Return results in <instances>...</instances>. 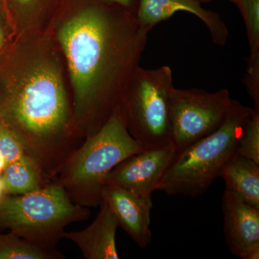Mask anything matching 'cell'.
<instances>
[{
  "label": "cell",
  "mask_w": 259,
  "mask_h": 259,
  "mask_svg": "<svg viewBox=\"0 0 259 259\" xmlns=\"http://www.w3.org/2000/svg\"><path fill=\"white\" fill-rule=\"evenodd\" d=\"M179 11L192 13L200 19L209 29L212 41L223 47L228 40V28L219 15L205 10L197 0H139L136 18L147 30L165 21Z\"/></svg>",
  "instance_id": "obj_11"
},
{
  "label": "cell",
  "mask_w": 259,
  "mask_h": 259,
  "mask_svg": "<svg viewBox=\"0 0 259 259\" xmlns=\"http://www.w3.org/2000/svg\"><path fill=\"white\" fill-rule=\"evenodd\" d=\"M199 3H209V2L212 1V0H197Z\"/></svg>",
  "instance_id": "obj_24"
},
{
  "label": "cell",
  "mask_w": 259,
  "mask_h": 259,
  "mask_svg": "<svg viewBox=\"0 0 259 259\" xmlns=\"http://www.w3.org/2000/svg\"><path fill=\"white\" fill-rule=\"evenodd\" d=\"M253 111V109L233 100L222 125L212 134L177 151L158 190L169 195L191 197L204 193L237 153L242 131Z\"/></svg>",
  "instance_id": "obj_4"
},
{
  "label": "cell",
  "mask_w": 259,
  "mask_h": 259,
  "mask_svg": "<svg viewBox=\"0 0 259 259\" xmlns=\"http://www.w3.org/2000/svg\"><path fill=\"white\" fill-rule=\"evenodd\" d=\"M222 209L228 248L235 256L244 259L248 252L259 247V209L228 190L223 194Z\"/></svg>",
  "instance_id": "obj_10"
},
{
  "label": "cell",
  "mask_w": 259,
  "mask_h": 259,
  "mask_svg": "<svg viewBox=\"0 0 259 259\" xmlns=\"http://www.w3.org/2000/svg\"><path fill=\"white\" fill-rule=\"evenodd\" d=\"M0 121L48 183L84 141L64 56L50 32L17 35L0 53Z\"/></svg>",
  "instance_id": "obj_2"
},
{
  "label": "cell",
  "mask_w": 259,
  "mask_h": 259,
  "mask_svg": "<svg viewBox=\"0 0 259 259\" xmlns=\"http://www.w3.org/2000/svg\"><path fill=\"white\" fill-rule=\"evenodd\" d=\"M241 11L246 28L250 56L245 76L259 80V0H228Z\"/></svg>",
  "instance_id": "obj_16"
},
{
  "label": "cell",
  "mask_w": 259,
  "mask_h": 259,
  "mask_svg": "<svg viewBox=\"0 0 259 259\" xmlns=\"http://www.w3.org/2000/svg\"><path fill=\"white\" fill-rule=\"evenodd\" d=\"M17 36L4 0H0V53L5 50Z\"/></svg>",
  "instance_id": "obj_20"
},
{
  "label": "cell",
  "mask_w": 259,
  "mask_h": 259,
  "mask_svg": "<svg viewBox=\"0 0 259 259\" xmlns=\"http://www.w3.org/2000/svg\"><path fill=\"white\" fill-rule=\"evenodd\" d=\"M57 250H48L15 233L0 234V259H64Z\"/></svg>",
  "instance_id": "obj_17"
},
{
  "label": "cell",
  "mask_w": 259,
  "mask_h": 259,
  "mask_svg": "<svg viewBox=\"0 0 259 259\" xmlns=\"http://www.w3.org/2000/svg\"><path fill=\"white\" fill-rule=\"evenodd\" d=\"M175 88L171 68L141 66L121 97L117 111L130 135L146 149L170 144V95Z\"/></svg>",
  "instance_id": "obj_6"
},
{
  "label": "cell",
  "mask_w": 259,
  "mask_h": 259,
  "mask_svg": "<svg viewBox=\"0 0 259 259\" xmlns=\"http://www.w3.org/2000/svg\"><path fill=\"white\" fill-rule=\"evenodd\" d=\"M0 154L8 164L17 161L31 160L27 156L21 143L17 139L16 136L1 121H0Z\"/></svg>",
  "instance_id": "obj_19"
},
{
  "label": "cell",
  "mask_w": 259,
  "mask_h": 259,
  "mask_svg": "<svg viewBox=\"0 0 259 259\" xmlns=\"http://www.w3.org/2000/svg\"><path fill=\"white\" fill-rule=\"evenodd\" d=\"M5 195H23L49 185L31 160L10 163L1 175Z\"/></svg>",
  "instance_id": "obj_15"
},
{
  "label": "cell",
  "mask_w": 259,
  "mask_h": 259,
  "mask_svg": "<svg viewBox=\"0 0 259 259\" xmlns=\"http://www.w3.org/2000/svg\"><path fill=\"white\" fill-rule=\"evenodd\" d=\"M48 31L64 56L73 112L86 139L106 123L147 44L136 15L100 0H65Z\"/></svg>",
  "instance_id": "obj_1"
},
{
  "label": "cell",
  "mask_w": 259,
  "mask_h": 259,
  "mask_svg": "<svg viewBox=\"0 0 259 259\" xmlns=\"http://www.w3.org/2000/svg\"><path fill=\"white\" fill-rule=\"evenodd\" d=\"M259 258V247L253 248L245 255L244 259H258Z\"/></svg>",
  "instance_id": "obj_22"
},
{
  "label": "cell",
  "mask_w": 259,
  "mask_h": 259,
  "mask_svg": "<svg viewBox=\"0 0 259 259\" xmlns=\"http://www.w3.org/2000/svg\"><path fill=\"white\" fill-rule=\"evenodd\" d=\"M102 200L108 204L119 226L140 248H146L152 238L150 230L152 197H143L125 189L105 185ZM101 200V201H102Z\"/></svg>",
  "instance_id": "obj_9"
},
{
  "label": "cell",
  "mask_w": 259,
  "mask_h": 259,
  "mask_svg": "<svg viewBox=\"0 0 259 259\" xmlns=\"http://www.w3.org/2000/svg\"><path fill=\"white\" fill-rule=\"evenodd\" d=\"M90 216L88 209L74 203L57 181L31 193L0 199V229L48 250L56 249L66 226Z\"/></svg>",
  "instance_id": "obj_5"
},
{
  "label": "cell",
  "mask_w": 259,
  "mask_h": 259,
  "mask_svg": "<svg viewBox=\"0 0 259 259\" xmlns=\"http://www.w3.org/2000/svg\"><path fill=\"white\" fill-rule=\"evenodd\" d=\"M232 101L227 89L215 93L199 89H172L170 144L179 151L212 134L222 125Z\"/></svg>",
  "instance_id": "obj_7"
},
{
  "label": "cell",
  "mask_w": 259,
  "mask_h": 259,
  "mask_svg": "<svg viewBox=\"0 0 259 259\" xmlns=\"http://www.w3.org/2000/svg\"><path fill=\"white\" fill-rule=\"evenodd\" d=\"M100 212L91 224L79 231L64 232L63 238L72 241L86 259H118L116 233L118 221L105 200L100 204Z\"/></svg>",
  "instance_id": "obj_12"
},
{
  "label": "cell",
  "mask_w": 259,
  "mask_h": 259,
  "mask_svg": "<svg viewBox=\"0 0 259 259\" xmlns=\"http://www.w3.org/2000/svg\"><path fill=\"white\" fill-rule=\"evenodd\" d=\"M237 153L259 164V111L254 109L242 131Z\"/></svg>",
  "instance_id": "obj_18"
},
{
  "label": "cell",
  "mask_w": 259,
  "mask_h": 259,
  "mask_svg": "<svg viewBox=\"0 0 259 259\" xmlns=\"http://www.w3.org/2000/svg\"><path fill=\"white\" fill-rule=\"evenodd\" d=\"M176 153V149L168 144L133 155L110 172L105 185L125 189L143 197H152Z\"/></svg>",
  "instance_id": "obj_8"
},
{
  "label": "cell",
  "mask_w": 259,
  "mask_h": 259,
  "mask_svg": "<svg viewBox=\"0 0 259 259\" xmlns=\"http://www.w3.org/2000/svg\"><path fill=\"white\" fill-rule=\"evenodd\" d=\"M65 0H4L17 35L48 31Z\"/></svg>",
  "instance_id": "obj_13"
},
{
  "label": "cell",
  "mask_w": 259,
  "mask_h": 259,
  "mask_svg": "<svg viewBox=\"0 0 259 259\" xmlns=\"http://www.w3.org/2000/svg\"><path fill=\"white\" fill-rule=\"evenodd\" d=\"M220 177L224 180L226 190L259 209L258 163L236 153L223 167Z\"/></svg>",
  "instance_id": "obj_14"
},
{
  "label": "cell",
  "mask_w": 259,
  "mask_h": 259,
  "mask_svg": "<svg viewBox=\"0 0 259 259\" xmlns=\"http://www.w3.org/2000/svg\"><path fill=\"white\" fill-rule=\"evenodd\" d=\"M130 135L116 108L100 131L83 141L57 177L74 203L96 207L110 172L126 158L144 151Z\"/></svg>",
  "instance_id": "obj_3"
},
{
  "label": "cell",
  "mask_w": 259,
  "mask_h": 259,
  "mask_svg": "<svg viewBox=\"0 0 259 259\" xmlns=\"http://www.w3.org/2000/svg\"><path fill=\"white\" fill-rule=\"evenodd\" d=\"M105 4L120 7L130 13L136 15L139 7V0H100Z\"/></svg>",
  "instance_id": "obj_21"
},
{
  "label": "cell",
  "mask_w": 259,
  "mask_h": 259,
  "mask_svg": "<svg viewBox=\"0 0 259 259\" xmlns=\"http://www.w3.org/2000/svg\"><path fill=\"white\" fill-rule=\"evenodd\" d=\"M8 163H7V161H5V160L4 159V158H3V156H1V154H0V183H2V181H1L2 173H3V171H4L5 167L8 166Z\"/></svg>",
  "instance_id": "obj_23"
}]
</instances>
